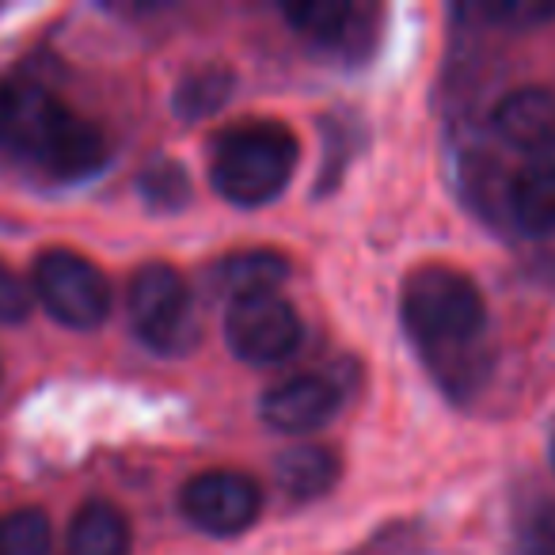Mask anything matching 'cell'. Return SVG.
<instances>
[{"label": "cell", "mask_w": 555, "mask_h": 555, "mask_svg": "<svg viewBox=\"0 0 555 555\" xmlns=\"http://www.w3.org/2000/svg\"><path fill=\"white\" fill-rule=\"evenodd\" d=\"M403 327L449 392H468L487 373V305L464 270L418 267L400 294Z\"/></svg>", "instance_id": "obj_1"}, {"label": "cell", "mask_w": 555, "mask_h": 555, "mask_svg": "<svg viewBox=\"0 0 555 555\" xmlns=\"http://www.w3.org/2000/svg\"><path fill=\"white\" fill-rule=\"evenodd\" d=\"M0 153L47 179H85L107 164L100 126L27 77L0 80Z\"/></svg>", "instance_id": "obj_2"}, {"label": "cell", "mask_w": 555, "mask_h": 555, "mask_svg": "<svg viewBox=\"0 0 555 555\" xmlns=\"http://www.w3.org/2000/svg\"><path fill=\"white\" fill-rule=\"evenodd\" d=\"M301 160L294 130L282 122H244L217 133L209 183L232 206H267L286 191Z\"/></svg>", "instance_id": "obj_3"}, {"label": "cell", "mask_w": 555, "mask_h": 555, "mask_svg": "<svg viewBox=\"0 0 555 555\" xmlns=\"http://www.w3.org/2000/svg\"><path fill=\"white\" fill-rule=\"evenodd\" d=\"M126 320H130L133 335L156 354H183L198 339L191 286L168 262H149L130 278Z\"/></svg>", "instance_id": "obj_4"}, {"label": "cell", "mask_w": 555, "mask_h": 555, "mask_svg": "<svg viewBox=\"0 0 555 555\" xmlns=\"http://www.w3.org/2000/svg\"><path fill=\"white\" fill-rule=\"evenodd\" d=\"M31 289L42 309L73 332H92L115 309L107 274L80 251H69V247H50L35 259Z\"/></svg>", "instance_id": "obj_5"}, {"label": "cell", "mask_w": 555, "mask_h": 555, "mask_svg": "<svg viewBox=\"0 0 555 555\" xmlns=\"http://www.w3.org/2000/svg\"><path fill=\"white\" fill-rule=\"evenodd\" d=\"M224 343L247 365H278L301 347V320L278 294L236 297L224 309Z\"/></svg>", "instance_id": "obj_6"}, {"label": "cell", "mask_w": 555, "mask_h": 555, "mask_svg": "<svg viewBox=\"0 0 555 555\" xmlns=\"http://www.w3.org/2000/svg\"><path fill=\"white\" fill-rule=\"evenodd\" d=\"M179 509L194 529L209 532V537H240L259 521L262 491L244 472L209 468L183 487Z\"/></svg>", "instance_id": "obj_7"}, {"label": "cell", "mask_w": 555, "mask_h": 555, "mask_svg": "<svg viewBox=\"0 0 555 555\" xmlns=\"http://www.w3.org/2000/svg\"><path fill=\"white\" fill-rule=\"evenodd\" d=\"M343 408V392L327 373H297L262 396V423L282 434H312Z\"/></svg>", "instance_id": "obj_8"}, {"label": "cell", "mask_w": 555, "mask_h": 555, "mask_svg": "<svg viewBox=\"0 0 555 555\" xmlns=\"http://www.w3.org/2000/svg\"><path fill=\"white\" fill-rule=\"evenodd\" d=\"M494 130L517 153H555V92L540 85L506 92L494 107Z\"/></svg>", "instance_id": "obj_9"}, {"label": "cell", "mask_w": 555, "mask_h": 555, "mask_svg": "<svg viewBox=\"0 0 555 555\" xmlns=\"http://www.w3.org/2000/svg\"><path fill=\"white\" fill-rule=\"evenodd\" d=\"M133 532L118 506L95 499L77 509L65 537V555H130Z\"/></svg>", "instance_id": "obj_10"}, {"label": "cell", "mask_w": 555, "mask_h": 555, "mask_svg": "<svg viewBox=\"0 0 555 555\" xmlns=\"http://www.w3.org/2000/svg\"><path fill=\"white\" fill-rule=\"evenodd\" d=\"M509 214L517 229L529 236H552L555 232V160H540L525 168L509 183Z\"/></svg>", "instance_id": "obj_11"}, {"label": "cell", "mask_w": 555, "mask_h": 555, "mask_svg": "<svg viewBox=\"0 0 555 555\" xmlns=\"http://www.w3.org/2000/svg\"><path fill=\"white\" fill-rule=\"evenodd\" d=\"M286 274H289V262L278 251H236V255H224L214 267V282L229 294V301L251 294H278Z\"/></svg>", "instance_id": "obj_12"}, {"label": "cell", "mask_w": 555, "mask_h": 555, "mask_svg": "<svg viewBox=\"0 0 555 555\" xmlns=\"http://www.w3.org/2000/svg\"><path fill=\"white\" fill-rule=\"evenodd\" d=\"M282 16L289 20L301 39L317 42L324 50H339L354 42L358 24H362V9L354 4H332V0H309V4H286Z\"/></svg>", "instance_id": "obj_13"}, {"label": "cell", "mask_w": 555, "mask_h": 555, "mask_svg": "<svg viewBox=\"0 0 555 555\" xmlns=\"http://www.w3.org/2000/svg\"><path fill=\"white\" fill-rule=\"evenodd\" d=\"M339 476V464H335V453L320 446H297L286 449L282 461H278V487L289 494V499H317V494H327Z\"/></svg>", "instance_id": "obj_14"}, {"label": "cell", "mask_w": 555, "mask_h": 555, "mask_svg": "<svg viewBox=\"0 0 555 555\" xmlns=\"http://www.w3.org/2000/svg\"><path fill=\"white\" fill-rule=\"evenodd\" d=\"M232 92V73L221 65H206V69H194L191 77L179 85L176 92V111L186 122H198V118L214 115Z\"/></svg>", "instance_id": "obj_15"}, {"label": "cell", "mask_w": 555, "mask_h": 555, "mask_svg": "<svg viewBox=\"0 0 555 555\" xmlns=\"http://www.w3.org/2000/svg\"><path fill=\"white\" fill-rule=\"evenodd\" d=\"M54 552V525L42 509H12L0 517V555H50Z\"/></svg>", "instance_id": "obj_16"}, {"label": "cell", "mask_w": 555, "mask_h": 555, "mask_svg": "<svg viewBox=\"0 0 555 555\" xmlns=\"http://www.w3.org/2000/svg\"><path fill=\"white\" fill-rule=\"evenodd\" d=\"M479 16L491 20V24L506 27H537L555 20V4H537V0H502V4H487L479 9Z\"/></svg>", "instance_id": "obj_17"}, {"label": "cell", "mask_w": 555, "mask_h": 555, "mask_svg": "<svg viewBox=\"0 0 555 555\" xmlns=\"http://www.w3.org/2000/svg\"><path fill=\"white\" fill-rule=\"evenodd\" d=\"M31 301L35 297L24 278H20L9 262H0V324H20V320H27Z\"/></svg>", "instance_id": "obj_18"}, {"label": "cell", "mask_w": 555, "mask_h": 555, "mask_svg": "<svg viewBox=\"0 0 555 555\" xmlns=\"http://www.w3.org/2000/svg\"><path fill=\"white\" fill-rule=\"evenodd\" d=\"M145 194L153 206H179V202H186V176L183 168H171V164H160L156 171H149L145 179Z\"/></svg>", "instance_id": "obj_19"}, {"label": "cell", "mask_w": 555, "mask_h": 555, "mask_svg": "<svg viewBox=\"0 0 555 555\" xmlns=\"http://www.w3.org/2000/svg\"><path fill=\"white\" fill-rule=\"evenodd\" d=\"M521 555H555V514H540L525 521L521 540H517Z\"/></svg>", "instance_id": "obj_20"}]
</instances>
